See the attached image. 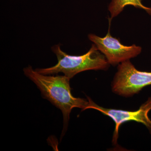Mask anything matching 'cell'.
<instances>
[{"mask_svg":"<svg viewBox=\"0 0 151 151\" xmlns=\"http://www.w3.org/2000/svg\"><path fill=\"white\" fill-rule=\"evenodd\" d=\"M87 100L89 103L86 110L92 109L100 111L104 115L110 117L115 122V129L113 138L114 145L117 144L120 126L129 121H135L144 124L151 134V120L148 116L149 112L151 110V97L141 105L137 111H134L104 108L94 103L89 97H87Z\"/></svg>","mask_w":151,"mask_h":151,"instance_id":"5","label":"cell"},{"mask_svg":"<svg viewBox=\"0 0 151 151\" xmlns=\"http://www.w3.org/2000/svg\"><path fill=\"white\" fill-rule=\"evenodd\" d=\"M25 75L37 85L42 96L62 112L63 119V129L61 139L64 136L73 108L86 110L88 100L75 97L71 93L70 79L65 76L44 75L29 66L24 69Z\"/></svg>","mask_w":151,"mask_h":151,"instance_id":"1","label":"cell"},{"mask_svg":"<svg viewBox=\"0 0 151 151\" xmlns=\"http://www.w3.org/2000/svg\"><path fill=\"white\" fill-rule=\"evenodd\" d=\"M52 52L56 55L58 63L51 67L37 68L35 70L44 75H53L63 73L71 79L77 73L85 70H106L110 64L104 55L98 49L94 44L89 51L83 55H71L61 50L60 45L52 47Z\"/></svg>","mask_w":151,"mask_h":151,"instance_id":"2","label":"cell"},{"mask_svg":"<svg viewBox=\"0 0 151 151\" xmlns=\"http://www.w3.org/2000/svg\"><path fill=\"white\" fill-rule=\"evenodd\" d=\"M88 37L105 55L109 64L113 65L136 57L142 51L141 47L134 44L131 46L122 44L119 39L111 35L110 28L104 37H100L94 34H89Z\"/></svg>","mask_w":151,"mask_h":151,"instance_id":"4","label":"cell"},{"mask_svg":"<svg viewBox=\"0 0 151 151\" xmlns=\"http://www.w3.org/2000/svg\"><path fill=\"white\" fill-rule=\"evenodd\" d=\"M142 1V0H112L108 7V10L111 14V20L121 13L124 10V7L128 5L142 9L151 15V8L144 6Z\"/></svg>","mask_w":151,"mask_h":151,"instance_id":"6","label":"cell"},{"mask_svg":"<svg viewBox=\"0 0 151 151\" xmlns=\"http://www.w3.org/2000/svg\"><path fill=\"white\" fill-rule=\"evenodd\" d=\"M151 85V72L138 70L130 60L119 64L112 84L114 93L124 97H132Z\"/></svg>","mask_w":151,"mask_h":151,"instance_id":"3","label":"cell"}]
</instances>
